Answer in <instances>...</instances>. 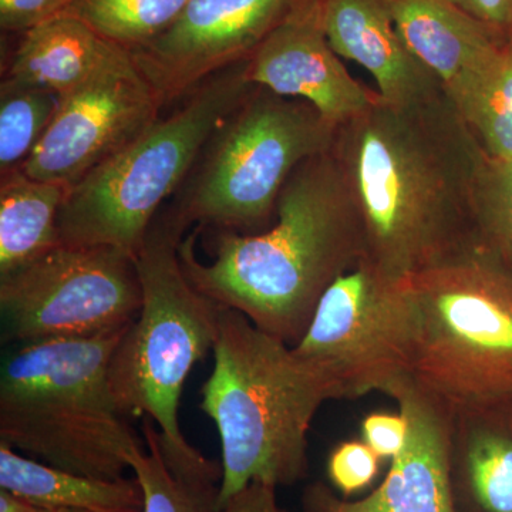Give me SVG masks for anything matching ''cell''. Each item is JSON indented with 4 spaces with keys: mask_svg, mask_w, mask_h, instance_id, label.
Returning <instances> with one entry per match:
<instances>
[{
    "mask_svg": "<svg viewBox=\"0 0 512 512\" xmlns=\"http://www.w3.org/2000/svg\"><path fill=\"white\" fill-rule=\"evenodd\" d=\"M365 258L406 279L473 235L471 178L481 148L446 93L430 103L376 101L336 131Z\"/></svg>",
    "mask_w": 512,
    "mask_h": 512,
    "instance_id": "1",
    "label": "cell"
},
{
    "mask_svg": "<svg viewBox=\"0 0 512 512\" xmlns=\"http://www.w3.org/2000/svg\"><path fill=\"white\" fill-rule=\"evenodd\" d=\"M180 245L195 288L295 346L323 293L365 256L362 222L333 148L303 161L282 188L274 224L254 234L217 231L210 262Z\"/></svg>",
    "mask_w": 512,
    "mask_h": 512,
    "instance_id": "2",
    "label": "cell"
},
{
    "mask_svg": "<svg viewBox=\"0 0 512 512\" xmlns=\"http://www.w3.org/2000/svg\"><path fill=\"white\" fill-rule=\"evenodd\" d=\"M212 353L200 407L220 434L222 507L252 483L303 480L313 417L330 400L325 386L291 345L225 306Z\"/></svg>",
    "mask_w": 512,
    "mask_h": 512,
    "instance_id": "3",
    "label": "cell"
},
{
    "mask_svg": "<svg viewBox=\"0 0 512 512\" xmlns=\"http://www.w3.org/2000/svg\"><path fill=\"white\" fill-rule=\"evenodd\" d=\"M128 326L16 345L0 372V443L80 476L126 477L143 441L121 412L109 367Z\"/></svg>",
    "mask_w": 512,
    "mask_h": 512,
    "instance_id": "4",
    "label": "cell"
},
{
    "mask_svg": "<svg viewBox=\"0 0 512 512\" xmlns=\"http://www.w3.org/2000/svg\"><path fill=\"white\" fill-rule=\"evenodd\" d=\"M410 380L448 416L512 407V274L474 235L406 278Z\"/></svg>",
    "mask_w": 512,
    "mask_h": 512,
    "instance_id": "5",
    "label": "cell"
},
{
    "mask_svg": "<svg viewBox=\"0 0 512 512\" xmlns=\"http://www.w3.org/2000/svg\"><path fill=\"white\" fill-rule=\"evenodd\" d=\"M185 231L170 210L160 212L134 256L141 308L114 350L109 379L121 412L156 424L165 461L177 470L200 471L217 463L188 443L178 412L192 367L214 349L224 306L185 274Z\"/></svg>",
    "mask_w": 512,
    "mask_h": 512,
    "instance_id": "6",
    "label": "cell"
},
{
    "mask_svg": "<svg viewBox=\"0 0 512 512\" xmlns=\"http://www.w3.org/2000/svg\"><path fill=\"white\" fill-rule=\"evenodd\" d=\"M245 62L205 80L170 116L70 188L57 222L60 244L136 256L164 201L180 190L212 134L254 87Z\"/></svg>",
    "mask_w": 512,
    "mask_h": 512,
    "instance_id": "7",
    "label": "cell"
},
{
    "mask_svg": "<svg viewBox=\"0 0 512 512\" xmlns=\"http://www.w3.org/2000/svg\"><path fill=\"white\" fill-rule=\"evenodd\" d=\"M336 131L306 101L252 87L205 144L168 210L185 229L262 231L293 171L329 151Z\"/></svg>",
    "mask_w": 512,
    "mask_h": 512,
    "instance_id": "8",
    "label": "cell"
},
{
    "mask_svg": "<svg viewBox=\"0 0 512 512\" xmlns=\"http://www.w3.org/2000/svg\"><path fill=\"white\" fill-rule=\"evenodd\" d=\"M292 349L330 400L389 396L412 375L414 311L406 279L363 256L323 293Z\"/></svg>",
    "mask_w": 512,
    "mask_h": 512,
    "instance_id": "9",
    "label": "cell"
},
{
    "mask_svg": "<svg viewBox=\"0 0 512 512\" xmlns=\"http://www.w3.org/2000/svg\"><path fill=\"white\" fill-rule=\"evenodd\" d=\"M141 298L134 256L111 247L59 244L0 276L3 339L25 345L126 328Z\"/></svg>",
    "mask_w": 512,
    "mask_h": 512,
    "instance_id": "10",
    "label": "cell"
},
{
    "mask_svg": "<svg viewBox=\"0 0 512 512\" xmlns=\"http://www.w3.org/2000/svg\"><path fill=\"white\" fill-rule=\"evenodd\" d=\"M163 109L127 49L92 80L59 96L55 116L20 170L73 188L140 136Z\"/></svg>",
    "mask_w": 512,
    "mask_h": 512,
    "instance_id": "11",
    "label": "cell"
},
{
    "mask_svg": "<svg viewBox=\"0 0 512 512\" xmlns=\"http://www.w3.org/2000/svg\"><path fill=\"white\" fill-rule=\"evenodd\" d=\"M295 0H190L180 18L131 50L161 106L248 60Z\"/></svg>",
    "mask_w": 512,
    "mask_h": 512,
    "instance_id": "12",
    "label": "cell"
},
{
    "mask_svg": "<svg viewBox=\"0 0 512 512\" xmlns=\"http://www.w3.org/2000/svg\"><path fill=\"white\" fill-rule=\"evenodd\" d=\"M245 76L254 87L306 101L336 128L380 99L350 76L330 46L323 0H295L245 62Z\"/></svg>",
    "mask_w": 512,
    "mask_h": 512,
    "instance_id": "13",
    "label": "cell"
},
{
    "mask_svg": "<svg viewBox=\"0 0 512 512\" xmlns=\"http://www.w3.org/2000/svg\"><path fill=\"white\" fill-rule=\"evenodd\" d=\"M389 396L407 421V439L383 483L357 501L340 500L325 484L309 485L305 512H454L448 474L451 417L412 380Z\"/></svg>",
    "mask_w": 512,
    "mask_h": 512,
    "instance_id": "14",
    "label": "cell"
},
{
    "mask_svg": "<svg viewBox=\"0 0 512 512\" xmlns=\"http://www.w3.org/2000/svg\"><path fill=\"white\" fill-rule=\"evenodd\" d=\"M323 26L336 55L369 72L384 103L421 106L444 94L404 43L390 0H323Z\"/></svg>",
    "mask_w": 512,
    "mask_h": 512,
    "instance_id": "15",
    "label": "cell"
},
{
    "mask_svg": "<svg viewBox=\"0 0 512 512\" xmlns=\"http://www.w3.org/2000/svg\"><path fill=\"white\" fill-rule=\"evenodd\" d=\"M396 28L448 100L466 92L497 60L504 40L448 0H390Z\"/></svg>",
    "mask_w": 512,
    "mask_h": 512,
    "instance_id": "16",
    "label": "cell"
},
{
    "mask_svg": "<svg viewBox=\"0 0 512 512\" xmlns=\"http://www.w3.org/2000/svg\"><path fill=\"white\" fill-rule=\"evenodd\" d=\"M448 474L454 512H512V407L451 417Z\"/></svg>",
    "mask_w": 512,
    "mask_h": 512,
    "instance_id": "17",
    "label": "cell"
},
{
    "mask_svg": "<svg viewBox=\"0 0 512 512\" xmlns=\"http://www.w3.org/2000/svg\"><path fill=\"white\" fill-rule=\"evenodd\" d=\"M121 49L63 13L23 33L5 79L64 96L92 80Z\"/></svg>",
    "mask_w": 512,
    "mask_h": 512,
    "instance_id": "18",
    "label": "cell"
},
{
    "mask_svg": "<svg viewBox=\"0 0 512 512\" xmlns=\"http://www.w3.org/2000/svg\"><path fill=\"white\" fill-rule=\"evenodd\" d=\"M0 490L46 510L96 512L143 510V488L136 477L99 480L23 457L0 443Z\"/></svg>",
    "mask_w": 512,
    "mask_h": 512,
    "instance_id": "19",
    "label": "cell"
},
{
    "mask_svg": "<svg viewBox=\"0 0 512 512\" xmlns=\"http://www.w3.org/2000/svg\"><path fill=\"white\" fill-rule=\"evenodd\" d=\"M69 188L36 180L20 168L0 183V276L60 244L57 222Z\"/></svg>",
    "mask_w": 512,
    "mask_h": 512,
    "instance_id": "20",
    "label": "cell"
},
{
    "mask_svg": "<svg viewBox=\"0 0 512 512\" xmlns=\"http://www.w3.org/2000/svg\"><path fill=\"white\" fill-rule=\"evenodd\" d=\"M144 443L128 458L143 488L141 512H227L220 504L221 464L211 470L183 471L165 461L156 424L144 417Z\"/></svg>",
    "mask_w": 512,
    "mask_h": 512,
    "instance_id": "21",
    "label": "cell"
},
{
    "mask_svg": "<svg viewBox=\"0 0 512 512\" xmlns=\"http://www.w3.org/2000/svg\"><path fill=\"white\" fill-rule=\"evenodd\" d=\"M450 103L485 156L512 163V36L497 60Z\"/></svg>",
    "mask_w": 512,
    "mask_h": 512,
    "instance_id": "22",
    "label": "cell"
},
{
    "mask_svg": "<svg viewBox=\"0 0 512 512\" xmlns=\"http://www.w3.org/2000/svg\"><path fill=\"white\" fill-rule=\"evenodd\" d=\"M188 2L190 0H76L63 13L82 20L104 39L131 52L170 28Z\"/></svg>",
    "mask_w": 512,
    "mask_h": 512,
    "instance_id": "23",
    "label": "cell"
},
{
    "mask_svg": "<svg viewBox=\"0 0 512 512\" xmlns=\"http://www.w3.org/2000/svg\"><path fill=\"white\" fill-rule=\"evenodd\" d=\"M471 227L512 274V163H501L480 151L470 190Z\"/></svg>",
    "mask_w": 512,
    "mask_h": 512,
    "instance_id": "24",
    "label": "cell"
},
{
    "mask_svg": "<svg viewBox=\"0 0 512 512\" xmlns=\"http://www.w3.org/2000/svg\"><path fill=\"white\" fill-rule=\"evenodd\" d=\"M59 96L3 79L0 86V170H16L28 160L50 121Z\"/></svg>",
    "mask_w": 512,
    "mask_h": 512,
    "instance_id": "25",
    "label": "cell"
},
{
    "mask_svg": "<svg viewBox=\"0 0 512 512\" xmlns=\"http://www.w3.org/2000/svg\"><path fill=\"white\" fill-rule=\"evenodd\" d=\"M380 457L365 441H345L333 448L328 476L333 487L349 497L366 490L379 473Z\"/></svg>",
    "mask_w": 512,
    "mask_h": 512,
    "instance_id": "26",
    "label": "cell"
},
{
    "mask_svg": "<svg viewBox=\"0 0 512 512\" xmlns=\"http://www.w3.org/2000/svg\"><path fill=\"white\" fill-rule=\"evenodd\" d=\"M76 0H0V26L6 32H22L36 28L62 15Z\"/></svg>",
    "mask_w": 512,
    "mask_h": 512,
    "instance_id": "27",
    "label": "cell"
},
{
    "mask_svg": "<svg viewBox=\"0 0 512 512\" xmlns=\"http://www.w3.org/2000/svg\"><path fill=\"white\" fill-rule=\"evenodd\" d=\"M363 441L380 458H393L402 453L407 439V421L402 413L369 414L362 423Z\"/></svg>",
    "mask_w": 512,
    "mask_h": 512,
    "instance_id": "28",
    "label": "cell"
},
{
    "mask_svg": "<svg viewBox=\"0 0 512 512\" xmlns=\"http://www.w3.org/2000/svg\"><path fill=\"white\" fill-rule=\"evenodd\" d=\"M507 42L512 36V0H448Z\"/></svg>",
    "mask_w": 512,
    "mask_h": 512,
    "instance_id": "29",
    "label": "cell"
},
{
    "mask_svg": "<svg viewBox=\"0 0 512 512\" xmlns=\"http://www.w3.org/2000/svg\"><path fill=\"white\" fill-rule=\"evenodd\" d=\"M278 488L272 485L252 483L235 495L225 508L227 512H288L278 503Z\"/></svg>",
    "mask_w": 512,
    "mask_h": 512,
    "instance_id": "30",
    "label": "cell"
},
{
    "mask_svg": "<svg viewBox=\"0 0 512 512\" xmlns=\"http://www.w3.org/2000/svg\"><path fill=\"white\" fill-rule=\"evenodd\" d=\"M0 512H56L46 508L36 507L26 503L22 498L16 497L8 491L0 490Z\"/></svg>",
    "mask_w": 512,
    "mask_h": 512,
    "instance_id": "31",
    "label": "cell"
},
{
    "mask_svg": "<svg viewBox=\"0 0 512 512\" xmlns=\"http://www.w3.org/2000/svg\"><path fill=\"white\" fill-rule=\"evenodd\" d=\"M56 512H96V511H82V510H55ZM143 510H130V511H110V512H141Z\"/></svg>",
    "mask_w": 512,
    "mask_h": 512,
    "instance_id": "32",
    "label": "cell"
}]
</instances>
